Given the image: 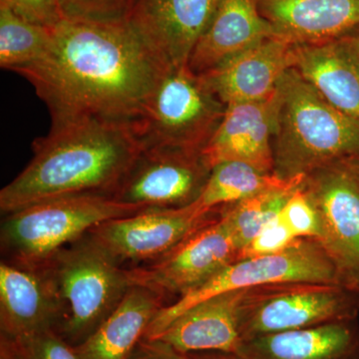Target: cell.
Listing matches in <instances>:
<instances>
[{
	"label": "cell",
	"instance_id": "1",
	"mask_svg": "<svg viewBox=\"0 0 359 359\" xmlns=\"http://www.w3.org/2000/svg\"><path fill=\"white\" fill-rule=\"evenodd\" d=\"M46 53L14 71L32 83L51 125H136L169 65L129 25L65 18Z\"/></svg>",
	"mask_w": 359,
	"mask_h": 359
},
{
	"label": "cell",
	"instance_id": "2",
	"mask_svg": "<svg viewBox=\"0 0 359 359\" xmlns=\"http://www.w3.org/2000/svg\"><path fill=\"white\" fill-rule=\"evenodd\" d=\"M33 157L0 192V210L83 194L110 196L142 152L134 125L85 120L51 125Z\"/></svg>",
	"mask_w": 359,
	"mask_h": 359
},
{
	"label": "cell",
	"instance_id": "3",
	"mask_svg": "<svg viewBox=\"0 0 359 359\" xmlns=\"http://www.w3.org/2000/svg\"><path fill=\"white\" fill-rule=\"evenodd\" d=\"M273 174L290 180L359 156V120L328 103L295 68L276 87Z\"/></svg>",
	"mask_w": 359,
	"mask_h": 359
},
{
	"label": "cell",
	"instance_id": "4",
	"mask_svg": "<svg viewBox=\"0 0 359 359\" xmlns=\"http://www.w3.org/2000/svg\"><path fill=\"white\" fill-rule=\"evenodd\" d=\"M39 266L51 278L63 306L57 332L73 346L115 311L132 287L127 269L89 233Z\"/></svg>",
	"mask_w": 359,
	"mask_h": 359
},
{
	"label": "cell",
	"instance_id": "5",
	"mask_svg": "<svg viewBox=\"0 0 359 359\" xmlns=\"http://www.w3.org/2000/svg\"><path fill=\"white\" fill-rule=\"evenodd\" d=\"M141 211L144 209L103 194L42 201L6 215L1 226L2 250L8 261L41 266L98 224Z\"/></svg>",
	"mask_w": 359,
	"mask_h": 359
},
{
	"label": "cell",
	"instance_id": "6",
	"mask_svg": "<svg viewBox=\"0 0 359 359\" xmlns=\"http://www.w3.org/2000/svg\"><path fill=\"white\" fill-rule=\"evenodd\" d=\"M226 107L205 78L188 65L169 68L135 125L142 150L202 151Z\"/></svg>",
	"mask_w": 359,
	"mask_h": 359
},
{
	"label": "cell",
	"instance_id": "7",
	"mask_svg": "<svg viewBox=\"0 0 359 359\" xmlns=\"http://www.w3.org/2000/svg\"><path fill=\"white\" fill-rule=\"evenodd\" d=\"M359 290L340 283H271L245 290L240 306L243 341L263 335L355 320Z\"/></svg>",
	"mask_w": 359,
	"mask_h": 359
},
{
	"label": "cell",
	"instance_id": "8",
	"mask_svg": "<svg viewBox=\"0 0 359 359\" xmlns=\"http://www.w3.org/2000/svg\"><path fill=\"white\" fill-rule=\"evenodd\" d=\"M290 282L344 283L318 241L297 238L278 254L233 262L197 289L178 297L174 304L163 306L151 323L145 339H154L182 313L216 295Z\"/></svg>",
	"mask_w": 359,
	"mask_h": 359
},
{
	"label": "cell",
	"instance_id": "9",
	"mask_svg": "<svg viewBox=\"0 0 359 359\" xmlns=\"http://www.w3.org/2000/svg\"><path fill=\"white\" fill-rule=\"evenodd\" d=\"M212 167L202 151L142 150L110 197L144 210L180 209L200 197Z\"/></svg>",
	"mask_w": 359,
	"mask_h": 359
},
{
	"label": "cell",
	"instance_id": "10",
	"mask_svg": "<svg viewBox=\"0 0 359 359\" xmlns=\"http://www.w3.org/2000/svg\"><path fill=\"white\" fill-rule=\"evenodd\" d=\"M302 187L320 219L318 242L341 282L359 290V175L334 163L309 174Z\"/></svg>",
	"mask_w": 359,
	"mask_h": 359
},
{
	"label": "cell",
	"instance_id": "11",
	"mask_svg": "<svg viewBox=\"0 0 359 359\" xmlns=\"http://www.w3.org/2000/svg\"><path fill=\"white\" fill-rule=\"evenodd\" d=\"M240 256L221 216L193 233L171 252L147 266L127 269L131 285L178 297L197 289Z\"/></svg>",
	"mask_w": 359,
	"mask_h": 359
},
{
	"label": "cell",
	"instance_id": "12",
	"mask_svg": "<svg viewBox=\"0 0 359 359\" xmlns=\"http://www.w3.org/2000/svg\"><path fill=\"white\" fill-rule=\"evenodd\" d=\"M212 219L201 216L193 205L149 209L104 222L88 233L120 264L154 262Z\"/></svg>",
	"mask_w": 359,
	"mask_h": 359
},
{
	"label": "cell",
	"instance_id": "13",
	"mask_svg": "<svg viewBox=\"0 0 359 359\" xmlns=\"http://www.w3.org/2000/svg\"><path fill=\"white\" fill-rule=\"evenodd\" d=\"M65 311L41 266L4 259L0 264V328L11 339L57 330Z\"/></svg>",
	"mask_w": 359,
	"mask_h": 359
},
{
	"label": "cell",
	"instance_id": "14",
	"mask_svg": "<svg viewBox=\"0 0 359 359\" xmlns=\"http://www.w3.org/2000/svg\"><path fill=\"white\" fill-rule=\"evenodd\" d=\"M218 0H138L128 23L170 67L188 65Z\"/></svg>",
	"mask_w": 359,
	"mask_h": 359
},
{
	"label": "cell",
	"instance_id": "15",
	"mask_svg": "<svg viewBox=\"0 0 359 359\" xmlns=\"http://www.w3.org/2000/svg\"><path fill=\"white\" fill-rule=\"evenodd\" d=\"M276 113V90L264 100L228 104L218 128L202 150L212 169L233 161L273 173Z\"/></svg>",
	"mask_w": 359,
	"mask_h": 359
},
{
	"label": "cell",
	"instance_id": "16",
	"mask_svg": "<svg viewBox=\"0 0 359 359\" xmlns=\"http://www.w3.org/2000/svg\"><path fill=\"white\" fill-rule=\"evenodd\" d=\"M294 60L295 45L271 36L201 75L226 105L252 102L273 95Z\"/></svg>",
	"mask_w": 359,
	"mask_h": 359
},
{
	"label": "cell",
	"instance_id": "17",
	"mask_svg": "<svg viewBox=\"0 0 359 359\" xmlns=\"http://www.w3.org/2000/svg\"><path fill=\"white\" fill-rule=\"evenodd\" d=\"M294 68L328 103L359 120L358 32L295 45Z\"/></svg>",
	"mask_w": 359,
	"mask_h": 359
},
{
	"label": "cell",
	"instance_id": "18",
	"mask_svg": "<svg viewBox=\"0 0 359 359\" xmlns=\"http://www.w3.org/2000/svg\"><path fill=\"white\" fill-rule=\"evenodd\" d=\"M245 290L224 292L196 304L157 337L180 353L237 354L242 346L240 306Z\"/></svg>",
	"mask_w": 359,
	"mask_h": 359
},
{
	"label": "cell",
	"instance_id": "19",
	"mask_svg": "<svg viewBox=\"0 0 359 359\" xmlns=\"http://www.w3.org/2000/svg\"><path fill=\"white\" fill-rule=\"evenodd\" d=\"M276 36L294 45L359 32V0H257Z\"/></svg>",
	"mask_w": 359,
	"mask_h": 359
},
{
	"label": "cell",
	"instance_id": "20",
	"mask_svg": "<svg viewBox=\"0 0 359 359\" xmlns=\"http://www.w3.org/2000/svg\"><path fill=\"white\" fill-rule=\"evenodd\" d=\"M271 36L276 35L262 15L257 0H218L188 67L197 74H205Z\"/></svg>",
	"mask_w": 359,
	"mask_h": 359
},
{
	"label": "cell",
	"instance_id": "21",
	"mask_svg": "<svg viewBox=\"0 0 359 359\" xmlns=\"http://www.w3.org/2000/svg\"><path fill=\"white\" fill-rule=\"evenodd\" d=\"M241 359H359L354 320L327 323L245 340Z\"/></svg>",
	"mask_w": 359,
	"mask_h": 359
},
{
	"label": "cell",
	"instance_id": "22",
	"mask_svg": "<svg viewBox=\"0 0 359 359\" xmlns=\"http://www.w3.org/2000/svg\"><path fill=\"white\" fill-rule=\"evenodd\" d=\"M164 306L162 294L132 285L115 311L83 342L74 346L78 358L128 359Z\"/></svg>",
	"mask_w": 359,
	"mask_h": 359
},
{
	"label": "cell",
	"instance_id": "23",
	"mask_svg": "<svg viewBox=\"0 0 359 359\" xmlns=\"http://www.w3.org/2000/svg\"><path fill=\"white\" fill-rule=\"evenodd\" d=\"M292 180L278 178L273 173H266L245 163H219L212 167L204 190L192 205L201 216H211L217 210L221 211V208L285 186Z\"/></svg>",
	"mask_w": 359,
	"mask_h": 359
},
{
	"label": "cell",
	"instance_id": "24",
	"mask_svg": "<svg viewBox=\"0 0 359 359\" xmlns=\"http://www.w3.org/2000/svg\"><path fill=\"white\" fill-rule=\"evenodd\" d=\"M304 179L306 176L297 177L285 186L257 194L219 211L228 224L240 252L266 224L280 214L283 205Z\"/></svg>",
	"mask_w": 359,
	"mask_h": 359
},
{
	"label": "cell",
	"instance_id": "25",
	"mask_svg": "<svg viewBox=\"0 0 359 359\" xmlns=\"http://www.w3.org/2000/svg\"><path fill=\"white\" fill-rule=\"evenodd\" d=\"M51 28L35 25L0 6V66L15 71L39 60L48 50Z\"/></svg>",
	"mask_w": 359,
	"mask_h": 359
},
{
	"label": "cell",
	"instance_id": "26",
	"mask_svg": "<svg viewBox=\"0 0 359 359\" xmlns=\"http://www.w3.org/2000/svg\"><path fill=\"white\" fill-rule=\"evenodd\" d=\"M280 218L295 238L320 240V224L318 212L302 185L283 205Z\"/></svg>",
	"mask_w": 359,
	"mask_h": 359
},
{
	"label": "cell",
	"instance_id": "27",
	"mask_svg": "<svg viewBox=\"0 0 359 359\" xmlns=\"http://www.w3.org/2000/svg\"><path fill=\"white\" fill-rule=\"evenodd\" d=\"M138 0H61L65 18L102 22L127 21Z\"/></svg>",
	"mask_w": 359,
	"mask_h": 359
},
{
	"label": "cell",
	"instance_id": "28",
	"mask_svg": "<svg viewBox=\"0 0 359 359\" xmlns=\"http://www.w3.org/2000/svg\"><path fill=\"white\" fill-rule=\"evenodd\" d=\"M13 341L20 359H79L75 347L71 346L55 330H46Z\"/></svg>",
	"mask_w": 359,
	"mask_h": 359
},
{
	"label": "cell",
	"instance_id": "29",
	"mask_svg": "<svg viewBox=\"0 0 359 359\" xmlns=\"http://www.w3.org/2000/svg\"><path fill=\"white\" fill-rule=\"evenodd\" d=\"M297 238L283 223L280 215L269 222L257 233L256 237L240 252L238 259L248 257L269 256L278 254L290 247Z\"/></svg>",
	"mask_w": 359,
	"mask_h": 359
},
{
	"label": "cell",
	"instance_id": "30",
	"mask_svg": "<svg viewBox=\"0 0 359 359\" xmlns=\"http://www.w3.org/2000/svg\"><path fill=\"white\" fill-rule=\"evenodd\" d=\"M0 6H6L26 21L53 28L65 20L61 0H0Z\"/></svg>",
	"mask_w": 359,
	"mask_h": 359
},
{
	"label": "cell",
	"instance_id": "31",
	"mask_svg": "<svg viewBox=\"0 0 359 359\" xmlns=\"http://www.w3.org/2000/svg\"><path fill=\"white\" fill-rule=\"evenodd\" d=\"M128 359H190L159 339H143Z\"/></svg>",
	"mask_w": 359,
	"mask_h": 359
},
{
	"label": "cell",
	"instance_id": "32",
	"mask_svg": "<svg viewBox=\"0 0 359 359\" xmlns=\"http://www.w3.org/2000/svg\"><path fill=\"white\" fill-rule=\"evenodd\" d=\"M0 359H20L13 340L2 334L0 339Z\"/></svg>",
	"mask_w": 359,
	"mask_h": 359
},
{
	"label": "cell",
	"instance_id": "33",
	"mask_svg": "<svg viewBox=\"0 0 359 359\" xmlns=\"http://www.w3.org/2000/svg\"><path fill=\"white\" fill-rule=\"evenodd\" d=\"M190 359H241L235 354L224 353H197L188 354Z\"/></svg>",
	"mask_w": 359,
	"mask_h": 359
},
{
	"label": "cell",
	"instance_id": "34",
	"mask_svg": "<svg viewBox=\"0 0 359 359\" xmlns=\"http://www.w3.org/2000/svg\"><path fill=\"white\" fill-rule=\"evenodd\" d=\"M344 163L349 169L353 170V172L359 175V156L358 157L353 158V159L344 161Z\"/></svg>",
	"mask_w": 359,
	"mask_h": 359
},
{
	"label": "cell",
	"instance_id": "35",
	"mask_svg": "<svg viewBox=\"0 0 359 359\" xmlns=\"http://www.w3.org/2000/svg\"><path fill=\"white\" fill-rule=\"evenodd\" d=\"M358 34H359V32H358Z\"/></svg>",
	"mask_w": 359,
	"mask_h": 359
}]
</instances>
